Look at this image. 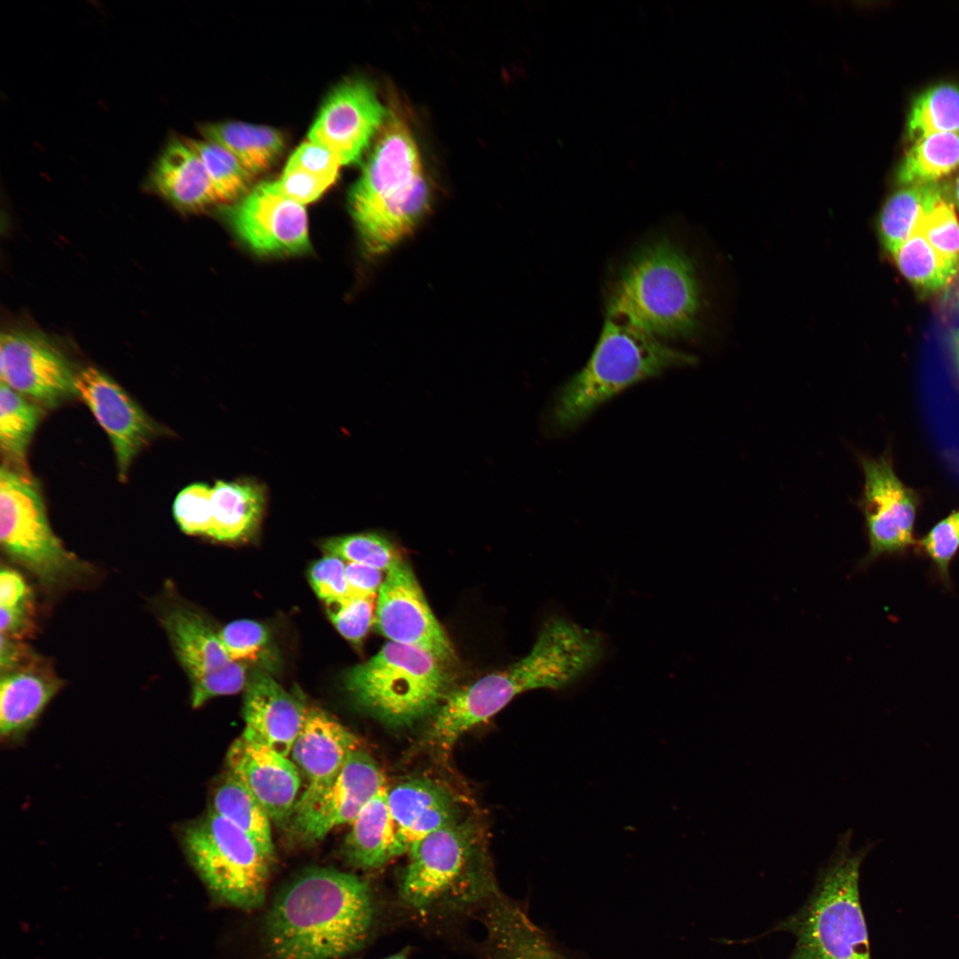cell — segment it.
<instances>
[{
	"mask_svg": "<svg viewBox=\"0 0 959 959\" xmlns=\"http://www.w3.org/2000/svg\"><path fill=\"white\" fill-rule=\"evenodd\" d=\"M148 182L155 192L184 211H199L221 203L190 139L173 138L167 143Z\"/></svg>",
	"mask_w": 959,
	"mask_h": 959,
	"instance_id": "23",
	"label": "cell"
},
{
	"mask_svg": "<svg viewBox=\"0 0 959 959\" xmlns=\"http://www.w3.org/2000/svg\"><path fill=\"white\" fill-rule=\"evenodd\" d=\"M606 652L602 633L563 614L548 617L527 655L503 670L448 693L429 730L431 743L448 749L465 732L522 693L574 686L603 662Z\"/></svg>",
	"mask_w": 959,
	"mask_h": 959,
	"instance_id": "1",
	"label": "cell"
},
{
	"mask_svg": "<svg viewBox=\"0 0 959 959\" xmlns=\"http://www.w3.org/2000/svg\"><path fill=\"white\" fill-rule=\"evenodd\" d=\"M244 729L288 757L304 725L307 706L286 691L271 675L258 670L244 687Z\"/></svg>",
	"mask_w": 959,
	"mask_h": 959,
	"instance_id": "22",
	"label": "cell"
},
{
	"mask_svg": "<svg viewBox=\"0 0 959 959\" xmlns=\"http://www.w3.org/2000/svg\"><path fill=\"white\" fill-rule=\"evenodd\" d=\"M202 139L230 152L252 175L271 169L282 155L283 133L270 126L243 122L210 123L200 128Z\"/></svg>",
	"mask_w": 959,
	"mask_h": 959,
	"instance_id": "26",
	"label": "cell"
},
{
	"mask_svg": "<svg viewBox=\"0 0 959 959\" xmlns=\"http://www.w3.org/2000/svg\"><path fill=\"white\" fill-rule=\"evenodd\" d=\"M211 811L242 830L268 858L274 860L271 819L252 792L232 773H228L216 789Z\"/></svg>",
	"mask_w": 959,
	"mask_h": 959,
	"instance_id": "27",
	"label": "cell"
},
{
	"mask_svg": "<svg viewBox=\"0 0 959 959\" xmlns=\"http://www.w3.org/2000/svg\"><path fill=\"white\" fill-rule=\"evenodd\" d=\"M387 795L385 786L352 822L344 851L348 861L357 868H377L400 855L396 825L388 806Z\"/></svg>",
	"mask_w": 959,
	"mask_h": 959,
	"instance_id": "24",
	"label": "cell"
},
{
	"mask_svg": "<svg viewBox=\"0 0 959 959\" xmlns=\"http://www.w3.org/2000/svg\"><path fill=\"white\" fill-rule=\"evenodd\" d=\"M345 577L353 595L358 596H377L383 583L381 570L358 563L345 565Z\"/></svg>",
	"mask_w": 959,
	"mask_h": 959,
	"instance_id": "45",
	"label": "cell"
},
{
	"mask_svg": "<svg viewBox=\"0 0 959 959\" xmlns=\"http://www.w3.org/2000/svg\"><path fill=\"white\" fill-rule=\"evenodd\" d=\"M342 166L339 157L333 151L306 139L291 154L285 167L337 178Z\"/></svg>",
	"mask_w": 959,
	"mask_h": 959,
	"instance_id": "43",
	"label": "cell"
},
{
	"mask_svg": "<svg viewBox=\"0 0 959 959\" xmlns=\"http://www.w3.org/2000/svg\"><path fill=\"white\" fill-rule=\"evenodd\" d=\"M947 192L921 214L913 230L940 255L959 262V220Z\"/></svg>",
	"mask_w": 959,
	"mask_h": 959,
	"instance_id": "36",
	"label": "cell"
},
{
	"mask_svg": "<svg viewBox=\"0 0 959 959\" xmlns=\"http://www.w3.org/2000/svg\"><path fill=\"white\" fill-rule=\"evenodd\" d=\"M361 743L356 735L327 712L309 707L293 745L295 765L307 781L292 815L305 811L334 781Z\"/></svg>",
	"mask_w": 959,
	"mask_h": 959,
	"instance_id": "20",
	"label": "cell"
},
{
	"mask_svg": "<svg viewBox=\"0 0 959 959\" xmlns=\"http://www.w3.org/2000/svg\"><path fill=\"white\" fill-rule=\"evenodd\" d=\"M947 192L939 182L902 186L883 206L878 228L885 250L892 256L907 239L921 214Z\"/></svg>",
	"mask_w": 959,
	"mask_h": 959,
	"instance_id": "28",
	"label": "cell"
},
{
	"mask_svg": "<svg viewBox=\"0 0 959 959\" xmlns=\"http://www.w3.org/2000/svg\"><path fill=\"white\" fill-rule=\"evenodd\" d=\"M162 623L189 678L194 709L214 697L234 694L245 687L244 664L231 660L218 633L198 614L175 606L162 614Z\"/></svg>",
	"mask_w": 959,
	"mask_h": 959,
	"instance_id": "12",
	"label": "cell"
},
{
	"mask_svg": "<svg viewBox=\"0 0 959 959\" xmlns=\"http://www.w3.org/2000/svg\"><path fill=\"white\" fill-rule=\"evenodd\" d=\"M309 578L314 592L328 606L354 596L345 577V564L337 557L326 555L316 561L310 568Z\"/></svg>",
	"mask_w": 959,
	"mask_h": 959,
	"instance_id": "41",
	"label": "cell"
},
{
	"mask_svg": "<svg viewBox=\"0 0 959 959\" xmlns=\"http://www.w3.org/2000/svg\"><path fill=\"white\" fill-rule=\"evenodd\" d=\"M345 688L362 709L396 726L411 725L440 706L448 694L446 664L413 646L387 642L351 669Z\"/></svg>",
	"mask_w": 959,
	"mask_h": 959,
	"instance_id": "7",
	"label": "cell"
},
{
	"mask_svg": "<svg viewBox=\"0 0 959 959\" xmlns=\"http://www.w3.org/2000/svg\"><path fill=\"white\" fill-rule=\"evenodd\" d=\"M227 216L236 235L257 253L297 255L311 247L305 206L281 194L273 181L252 187Z\"/></svg>",
	"mask_w": 959,
	"mask_h": 959,
	"instance_id": "14",
	"label": "cell"
},
{
	"mask_svg": "<svg viewBox=\"0 0 959 959\" xmlns=\"http://www.w3.org/2000/svg\"><path fill=\"white\" fill-rule=\"evenodd\" d=\"M701 300L692 260L670 239L660 238L622 268L606 313L624 316L659 339L688 337L697 328Z\"/></svg>",
	"mask_w": 959,
	"mask_h": 959,
	"instance_id": "5",
	"label": "cell"
},
{
	"mask_svg": "<svg viewBox=\"0 0 959 959\" xmlns=\"http://www.w3.org/2000/svg\"><path fill=\"white\" fill-rule=\"evenodd\" d=\"M376 597L354 595L338 605L329 606V618L345 638L358 643L365 637L374 620Z\"/></svg>",
	"mask_w": 959,
	"mask_h": 959,
	"instance_id": "40",
	"label": "cell"
},
{
	"mask_svg": "<svg viewBox=\"0 0 959 959\" xmlns=\"http://www.w3.org/2000/svg\"><path fill=\"white\" fill-rule=\"evenodd\" d=\"M41 410L7 384L0 386V446L2 453L22 465Z\"/></svg>",
	"mask_w": 959,
	"mask_h": 959,
	"instance_id": "32",
	"label": "cell"
},
{
	"mask_svg": "<svg viewBox=\"0 0 959 959\" xmlns=\"http://www.w3.org/2000/svg\"><path fill=\"white\" fill-rule=\"evenodd\" d=\"M907 131L913 142L931 134L959 132V87L937 84L917 96L909 111Z\"/></svg>",
	"mask_w": 959,
	"mask_h": 959,
	"instance_id": "31",
	"label": "cell"
},
{
	"mask_svg": "<svg viewBox=\"0 0 959 959\" xmlns=\"http://www.w3.org/2000/svg\"><path fill=\"white\" fill-rule=\"evenodd\" d=\"M388 806L397 832L424 815L430 809L452 802L446 789L428 780H413L388 790Z\"/></svg>",
	"mask_w": 959,
	"mask_h": 959,
	"instance_id": "35",
	"label": "cell"
},
{
	"mask_svg": "<svg viewBox=\"0 0 959 959\" xmlns=\"http://www.w3.org/2000/svg\"><path fill=\"white\" fill-rule=\"evenodd\" d=\"M0 542L6 555L47 589L69 584L90 571L53 533L36 484L20 471H0Z\"/></svg>",
	"mask_w": 959,
	"mask_h": 959,
	"instance_id": "9",
	"label": "cell"
},
{
	"mask_svg": "<svg viewBox=\"0 0 959 959\" xmlns=\"http://www.w3.org/2000/svg\"><path fill=\"white\" fill-rule=\"evenodd\" d=\"M851 841V830L839 836L808 899L771 930L794 936L788 959H871L860 870L872 846L853 851Z\"/></svg>",
	"mask_w": 959,
	"mask_h": 959,
	"instance_id": "4",
	"label": "cell"
},
{
	"mask_svg": "<svg viewBox=\"0 0 959 959\" xmlns=\"http://www.w3.org/2000/svg\"><path fill=\"white\" fill-rule=\"evenodd\" d=\"M953 200L959 210V176L956 178L953 187Z\"/></svg>",
	"mask_w": 959,
	"mask_h": 959,
	"instance_id": "47",
	"label": "cell"
},
{
	"mask_svg": "<svg viewBox=\"0 0 959 959\" xmlns=\"http://www.w3.org/2000/svg\"><path fill=\"white\" fill-rule=\"evenodd\" d=\"M218 636L231 660L242 664L263 658L269 646L267 630L252 620L234 621L218 632Z\"/></svg>",
	"mask_w": 959,
	"mask_h": 959,
	"instance_id": "39",
	"label": "cell"
},
{
	"mask_svg": "<svg viewBox=\"0 0 959 959\" xmlns=\"http://www.w3.org/2000/svg\"><path fill=\"white\" fill-rule=\"evenodd\" d=\"M959 167V132L931 134L913 142L900 164L902 186L939 182Z\"/></svg>",
	"mask_w": 959,
	"mask_h": 959,
	"instance_id": "29",
	"label": "cell"
},
{
	"mask_svg": "<svg viewBox=\"0 0 959 959\" xmlns=\"http://www.w3.org/2000/svg\"><path fill=\"white\" fill-rule=\"evenodd\" d=\"M903 276L917 289L936 292L948 286L959 270V262L937 252L915 230L892 256Z\"/></svg>",
	"mask_w": 959,
	"mask_h": 959,
	"instance_id": "30",
	"label": "cell"
},
{
	"mask_svg": "<svg viewBox=\"0 0 959 959\" xmlns=\"http://www.w3.org/2000/svg\"><path fill=\"white\" fill-rule=\"evenodd\" d=\"M263 486L250 480L218 481L212 487V524L209 537L241 542L257 532L264 512Z\"/></svg>",
	"mask_w": 959,
	"mask_h": 959,
	"instance_id": "25",
	"label": "cell"
},
{
	"mask_svg": "<svg viewBox=\"0 0 959 959\" xmlns=\"http://www.w3.org/2000/svg\"><path fill=\"white\" fill-rule=\"evenodd\" d=\"M375 919L366 881L313 868L274 897L265 919V941L273 959H344L365 945Z\"/></svg>",
	"mask_w": 959,
	"mask_h": 959,
	"instance_id": "2",
	"label": "cell"
},
{
	"mask_svg": "<svg viewBox=\"0 0 959 959\" xmlns=\"http://www.w3.org/2000/svg\"><path fill=\"white\" fill-rule=\"evenodd\" d=\"M181 844L220 902L245 911L264 904L273 860L235 825L210 811L182 829Z\"/></svg>",
	"mask_w": 959,
	"mask_h": 959,
	"instance_id": "8",
	"label": "cell"
},
{
	"mask_svg": "<svg viewBox=\"0 0 959 959\" xmlns=\"http://www.w3.org/2000/svg\"><path fill=\"white\" fill-rule=\"evenodd\" d=\"M952 347L955 364L959 370V329H955L952 335Z\"/></svg>",
	"mask_w": 959,
	"mask_h": 959,
	"instance_id": "46",
	"label": "cell"
},
{
	"mask_svg": "<svg viewBox=\"0 0 959 959\" xmlns=\"http://www.w3.org/2000/svg\"><path fill=\"white\" fill-rule=\"evenodd\" d=\"M695 361L694 356L668 346L624 316L606 313L590 358L556 399L552 422L560 430L570 429L629 386Z\"/></svg>",
	"mask_w": 959,
	"mask_h": 959,
	"instance_id": "6",
	"label": "cell"
},
{
	"mask_svg": "<svg viewBox=\"0 0 959 959\" xmlns=\"http://www.w3.org/2000/svg\"><path fill=\"white\" fill-rule=\"evenodd\" d=\"M326 555L389 571L403 561L397 547L377 533H361L328 538L321 544Z\"/></svg>",
	"mask_w": 959,
	"mask_h": 959,
	"instance_id": "34",
	"label": "cell"
},
{
	"mask_svg": "<svg viewBox=\"0 0 959 959\" xmlns=\"http://www.w3.org/2000/svg\"><path fill=\"white\" fill-rule=\"evenodd\" d=\"M190 140L210 175L221 203H234L252 188L250 185L254 175L230 152L204 139Z\"/></svg>",
	"mask_w": 959,
	"mask_h": 959,
	"instance_id": "33",
	"label": "cell"
},
{
	"mask_svg": "<svg viewBox=\"0 0 959 959\" xmlns=\"http://www.w3.org/2000/svg\"><path fill=\"white\" fill-rule=\"evenodd\" d=\"M408 950L404 949V950H402V951H400V952H399V953H397V954H395L393 955H391V956H388V957H385V958H383V959H408Z\"/></svg>",
	"mask_w": 959,
	"mask_h": 959,
	"instance_id": "48",
	"label": "cell"
},
{
	"mask_svg": "<svg viewBox=\"0 0 959 959\" xmlns=\"http://www.w3.org/2000/svg\"><path fill=\"white\" fill-rule=\"evenodd\" d=\"M80 396L112 442L121 480L138 453L155 434V425L112 378L94 367L75 374Z\"/></svg>",
	"mask_w": 959,
	"mask_h": 959,
	"instance_id": "17",
	"label": "cell"
},
{
	"mask_svg": "<svg viewBox=\"0 0 959 959\" xmlns=\"http://www.w3.org/2000/svg\"><path fill=\"white\" fill-rule=\"evenodd\" d=\"M387 112L369 82L346 78L328 94L306 139L333 151L343 166L357 163L375 139Z\"/></svg>",
	"mask_w": 959,
	"mask_h": 959,
	"instance_id": "13",
	"label": "cell"
},
{
	"mask_svg": "<svg viewBox=\"0 0 959 959\" xmlns=\"http://www.w3.org/2000/svg\"><path fill=\"white\" fill-rule=\"evenodd\" d=\"M1 383L44 405L77 395L75 374L65 357L43 337L23 331L2 333Z\"/></svg>",
	"mask_w": 959,
	"mask_h": 959,
	"instance_id": "16",
	"label": "cell"
},
{
	"mask_svg": "<svg viewBox=\"0 0 959 959\" xmlns=\"http://www.w3.org/2000/svg\"><path fill=\"white\" fill-rule=\"evenodd\" d=\"M212 488L194 483L182 489L173 503V515L180 529L189 535L209 537L212 524Z\"/></svg>",
	"mask_w": 959,
	"mask_h": 959,
	"instance_id": "37",
	"label": "cell"
},
{
	"mask_svg": "<svg viewBox=\"0 0 959 959\" xmlns=\"http://www.w3.org/2000/svg\"><path fill=\"white\" fill-rule=\"evenodd\" d=\"M385 786L380 768L361 748L347 758L329 787L305 811L293 816L296 830L305 840L322 839L334 828L352 823Z\"/></svg>",
	"mask_w": 959,
	"mask_h": 959,
	"instance_id": "19",
	"label": "cell"
},
{
	"mask_svg": "<svg viewBox=\"0 0 959 959\" xmlns=\"http://www.w3.org/2000/svg\"><path fill=\"white\" fill-rule=\"evenodd\" d=\"M63 685L50 663L36 654L18 666L1 671L2 745H21Z\"/></svg>",
	"mask_w": 959,
	"mask_h": 959,
	"instance_id": "21",
	"label": "cell"
},
{
	"mask_svg": "<svg viewBox=\"0 0 959 959\" xmlns=\"http://www.w3.org/2000/svg\"><path fill=\"white\" fill-rule=\"evenodd\" d=\"M918 546L931 559L939 580L950 586L949 566L959 551V511L951 512L934 525Z\"/></svg>",
	"mask_w": 959,
	"mask_h": 959,
	"instance_id": "38",
	"label": "cell"
},
{
	"mask_svg": "<svg viewBox=\"0 0 959 959\" xmlns=\"http://www.w3.org/2000/svg\"><path fill=\"white\" fill-rule=\"evenodd\" d=\"M376 610L377 626L390 641L420 649L446 665L454 661L452 644L404 560L387 571Z\"/></svg>",
	"mask_w": 959,
	"mask_h": 959,
	"instance_id": "15",
	"label": "cell"
},
{
	"mask_svg": "<svg viewBox=\"0 0 959 959\" xmlns=\"http://www.w3.org/2000/svg\"><path fill=\"white\" fill-rule=\"evenodd\" d=\"M860 463L864 482L859 506L868 542V551L859 561L861 569L883 556L901 554L915 543L918 497L899 479L886 456H860Z\"/></svg>",
	"mask_w": 959,
	"mask_h": 959,
	"instance_id": "11",
	"label": "cell"
},
{
	"mask_svg": "<svg viewBox=\"0 0 959 959\" xmlns=\"http://www.w3.org/2000/svg\"><path fill=\"white\" fill-rule=\"evenodd\" d=\"M229 773L257 797L270 819L283 824L292 815L300 777L297 765L244 729L226 754Z\"/></svg>",
	"mask_w": 959,
	"mask_h": 959,
	"instance_id": "18",
	"label": "cell"
},
{
	"mask_svg": "<svg viewBox=\"0 0 959 959\" xmlns=\"http://www.w3.org/2000/svg\"><path fill=\"white\" fill-rule=\"evenodd\" d=\"M430 192L410 126L398 107H388L348 194L364 251L380 256L409 235L429 209Z\"/></svg>",
	"mask_w": 959,
	"mask_h": 959,
	"instance_id": "3",
	"label": "cell"
},
{
	"mask_svg": "<svg viewBox=\"0 0 959 959\" xmlns=\"http://www.w3.org/2000/svg\"><path fill=\"white\" fill-rule=\"evenodd\" d=\"M472 838L468 825L454 822L412 845L400 887L405 905L429 913L487 900L490 888L472 869Z\"/></svg>",
	"mask_w": 959,
	"mask_h": 959,
	"instance_id": "10",
	"label": "cell"
},
{
	"mask_svg": "<svg viewBox=\"0 0 959 959\" xmlns=\"http://www.w3.org/2000/svg\"><path fill=\"white\" fill-rule=\"evenodd\" d=\"M337 178L285 167L281 177L273 183L281 194L305 206L319 199Z\"/></svg>",
	"mask_w": 959,
	"mask_h": 959,
	"instance_id": "42",
	"label": "cell"
},
{
	"mask_svg": "<svg viewBox=\"0 0 959 959\" xmlns=\"http://www.w3.org/2000/svg\"><path fill=\"white\" fill-rule=\"evenodd\" d=\"M0 632L21 641L35 632L33 596L0 605Z\"/></svg>",
	"mask_w": 959,
	"mask_h": 959,
	"instance_id": "44",
	"label": "cell"
}]
</instances>
